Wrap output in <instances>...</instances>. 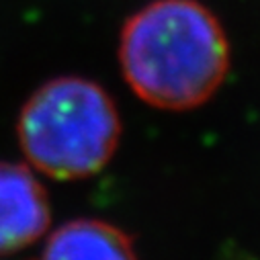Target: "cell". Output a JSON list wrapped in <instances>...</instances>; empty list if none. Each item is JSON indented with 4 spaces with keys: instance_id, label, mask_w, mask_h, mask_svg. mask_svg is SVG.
<instances>
[{
    "instance_id": "3957f363",
    "label": "cell",
    "mask_w": 260,
    "mask_h": 260,
    "mask_svg": "<svg viewBox=\"0 0 260 260\" xmlns=\"http://www.w3.org/2000/svg\"><path fill=\"white\" fill-rule=\"evenodd\" d=\"M49 223L41 184L19 164H0V254L35 242Z\"/></svg>"
},
{
    "instance_id": "277c9868",
    "label": "cell",
    "mask_w": 260,
    "mask_h": 260,
    "mask_svg": "<svg viewBox=\"0 0 260 260\" xmlns=\"http://www.w3.org/2000/svg\"><path fill=\"white\" fill-rule=\"evenodd\" d=\"M41 260H138L129 238L96 219L61 225L45 244Z\"/></svg>"
},
{
    "instance_id": "7a4b0ae2",
    "label": "cell",
    "mask_w": 260,
    "mask_h": 260,
    "mask_svg": "<svg viewBox=\"0 0 260 260\" xmlns=\"http://www.w3.org/2000/svg\"><path fill=\"white\" fill-rule=\"evenodd\" d=\"M119 136L121 123L111 96L78 76L45 82L19 117V140L29 162L61 180L99 172L111 160Z\"/></svg>"
},
{
    "instance_id": "6da1fadb",
    "label": "cell",
    "mask_w": 260,
    "mask_h": 260,
    "mask_svg": "<svg viewBox=\"0 0 260 260\" xmlns=\"http://www.w3.org/2000/svg\"><path fill=\"white\" fill-rule=\"evenodd\" d=\"M119 61L142 101L184 111L203 105L221 86L230 43L219 19L199 0H154L125 21Z\"/></svg>"
}]
</instances>
